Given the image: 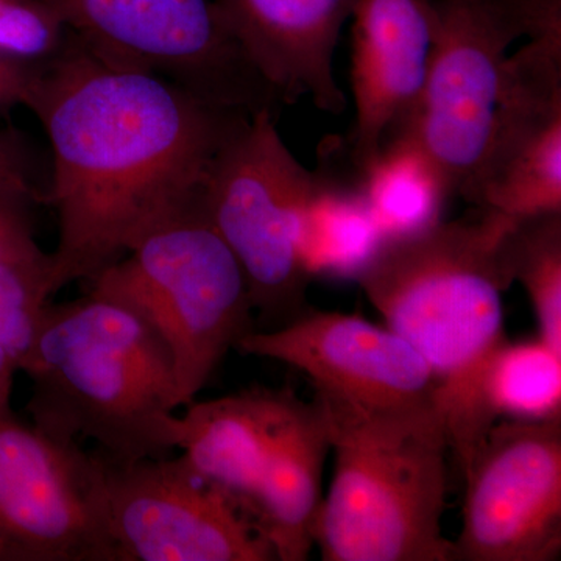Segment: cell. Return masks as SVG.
I'll list each match as a JSON object with an SVG mask.
<instances>
[{
    "mask_svg": "<svg viewBox=\"0 0 561 561\" xmlns=\"http://www.w3.org/2000/svg\"><path fill=\"white\" fill-rule=\"evenodd\" d=\"M454 561L561 556V419L497 420L463 471Z\"/></svg>",
    "mask_w": 561,
    "mask_h": 561,
    "instance_id": "obj_10",
    "label": "cell"
},
{
    "mask_svg": "<svg viewBox=\"0 0 561 561\" xmlns=\"http://www.w3.org/2000/svg\"><path fill=\"white\" fill-rule=\"evenodd\" d=\"M238 351L289 365L316 393L367 411L440 413L438 383L411 343L354 313L305 309L273 330H254Z\"/></svg>",
    "mask_w": 561,
    "mask_h": 561,
    "instance_id": "obj_12",
    "label": "cell"
},
{
    "mask_svg": "<svg viewBox=\"0 0 561 561\" xmlns=\"http://www.w3.org/2000/svg\"><path fill=\"white\" fill-rule=\"evenodd\" d=\"M434 51L408 133L470 202L493 128L508 49L561 31V0H431ZM391 133V135H393Z\"/></svg>",
    "mask_w": 561,
    "mask_h": 561,
    "instance_id": "obj_6",
    "label": "cell"
},
{
    "mask_svg": "<svg viewBox=\"0 0 561 561\" xmlns=\"http://www.w3.org/2000/svg\"><path fill=\"white\" fill-rule=\"evenodd\" d=\"M50 300L46 291H32L0 302V411L11 409L14 378L32 348L41 312Z\"/></svg>",
    "mask_w": 561,
    "mask_h": 561,
    "instance_id": "obj_23",
    "label": "cell"
},
{
    "mask_svg": "<svg viewBox=\"0 0 561 561\" xmlns=\"http://www.w3.org/2000/svg\"><path fill=\"white\" fill-rule=\"evenodd\" d=\"M21 373L32 381V424L55 440H91L117 461L179 451L171 353L127 306L90 290L50 300Z\"/></svg>",
    "mask_w": 561,
    "mask_h": 561,
    "instance_id": "obj_3",
    "label": "cell"
},
{
    "mask_svg": "<svg viewBox=\"0 0 561 561\" xmlns=\"http://www.w3.org/2000/svg\"><path fill=\"white\" fill-rule=\"evenodd\" d=\"M383 242L353 171H316L298 236L301 267L309 279L356 280Z\"/></svg>",
    "mask_w": 561,
    "mask_h": 561,
    "instance_id": "obj_18",
    "label": "cell"
},
{
    "mask_svg": "<svg viewBox=\"0 0 561 561\" xmlns=\"http://www.w3.org/2000/svg\"><path fill=\"white\" fill-rule=\"evenodd\" d=\"M300 401L294 390L265 387L195 400L180 415L179 451L250 512L273 446Z\"/></svg>",
    "mask_w": 561,
    "mask_h": 561,
    "instance_id": "obj_16",
    "label": "cell"
},
{
    "mask_svg": "<svg viewBox=\"0 0 561 561\" xmlns=\"http://www.w3.org/2000/svg\"><path fill=\"white\" fill-rule=\"evenodd\" d=\"M127 306L168 346L181 408L256 330L245 273L203 208L202 194L88 283Z\"/></svg>",
    "mask_w": 561,
    "mask_h": 561,
    "instance_id": "obj_5",
    "label": "cell"
},
{
    "mask_svg": "<svg viewBox=\"0 0 561 561\" xmlns=\"http://www.w3.org/2000/svg\"><path fill=\"white\" fill-rule=\"evenodd\" d=\"M468 205L512 220L561 213V31L508 55Z\"/></svg>",
    "mask_w": 561,
    "mask_h": 561,
    "instance_id": "obj_13",
    "label": "cell"
},
{
    "mask_svg": "<svg viewBox=\"0 0 561 561\" xmlns=\"http://www.w3.org/2000/svg\"><path fill=\"white\" fill-rule=\"evenodd\" d=\"M313 179L280 138L275 111L262 110L224 144L203 181V208L245 273L256 330L306 309L298 236Z\"/></svg>",
    "mask_w": 561,
    "mask_h": 561,
    "instance_id": "obj_7",
    "label": "cell"
},
{
    "mask_svg": "<svg viewBox=\"0 0 561 561\" xmlns=\"http://www.w3.org/2000/svg\"><path fill=\"white\" fill-rule=\"evenodd\" d=\"M330 432L320 405L300 401L273 446L250 512L279 561H305L316 546Z\"/></svg>",
    "mask_w": 561,
    "mask_h": 561,
    "instance_id": "obj_17",
    "label": "cell"
},
{
    "mask_svg": "<svg viewBox=\"0 0 561 561\" xmlns=\"http://www.w3.org/2000/svg\"><path fill=\"white\" fill-rule=\"evenodd\" d=\"M472 208L408 238L387 239L356 283L389 330L430 364L449 453L467 470L490 427L483 371L507 341L502 295L512 287L501 242L513 224Z\"/></svg>",
    "mask_w": 561,
    "mask_h": 561,
    "instance_id": "obj_2",
    "label": "cell"
},
{
    "mask_svg": "<svg viewBox=\"0 0 561 561\" xmlns=\"http://www.w3.org/2000/svg\"><path fill=\"white\" fill-rule=\"evenodd\" d=\"M94 453L114 560H278L254 516L181 454L117 461Z\"/></svg>",
    "mask_w": 561,
    "mask_h": 561,
    "instance_id": "obj_9",
    "label": "cell"
},
{
    "mask_svg": "<svg viewBox=\"0 0 561 561\" xmlns=\"http://www.w3.org/2000/svg\"><path fill=\"white\" fill-rule=\"evenodd\" d=\"M24 106L51 150L54 297L77 280L91 283L197 201L210 162L250 117L99 60L72 35L57 58L33 69Z\"/></svg>",
    "mask_w": 561,
    "mask_h": 561,
    "instance_id": "obj_1",
    "label": "cell"
},
{
    "mask_svg": "<svg viewBox=\"0 0 561 561\" xmlns=\"http://www.w3.org/2000/svg\"><path fill=\"white\" fill-rule=\"evenodd\" d=\"M81 46L117 68L153 73L203 101L253 114L279 95L228 31L214 0H43Z\"/></svg>",
    "mask_w": 561,
    "mask_h": 561,
    "instance_id": "obj_8",
    "label": "cell"
},
{
    "mask_svg": "<svg viewBox=\"0 0 561 561\" xmlns=\"http://www.w3.org/2000/svg\"><path fill=\"white\" fill-rule=\"evenodd\" d=\"M33 69L0 58V113L24 105Z\"/></svg>",
    "mask_w": 561,
    "mask_h": 561,
    "instance_id": "obj_26",
    "label": "cell"
},
{
    "mask_svg": "<svg viewBox=\"0 0 561 561\" xmlns=\"http://www.w3.org/2000/svg\"><path fill=\"white\" fill-rule=\"evenodd\" d=\"M70 32L43 0H0V58L39 68L66 49Z\"/></svg>",
    "mask_w": 561,
    "mask_h": 561,
    "instance_id": "obj_22",
    "label": "cell"
},
{
    "mask_svg": "<svg viewBox=\"0 0 561 561\" xmlns=\"http://www.w3.org/2000/svg\"><path fill=\"white\" fill-rule=\"evenodd\" d=\"M354 124L343 146L357 173L411 117L434 51L431 0H357L351 13Z\"/></svg>",
    "mask_w": 561,
    "mask_h": 561,
    "instance_id": "obj_14",
    "label": "cell"
},
{
    "mask_svg": "<svg viewBox=\"0 0 561 561\" xmlns=\"http://www.w3.org/2000/svg\"><path fill=\"white\" fill-rule=\"evenodd\" d=\"M221 20L283 103L311 98L331 114L346 108L334 55L357 0H214Z\"/></svg>",
    "mask_w": 561,
    "mask_h": 561,
    "instance_id": "obj_15",
    "label": "cell"
},
{
    "mask_svg": "<svg viewBox=\"0 0 561 561\" xmlns=\"http://www.w3.org/2000/svg\"><path fill=\"white\" fill-rule=\"evenodd\" d=\"M354 176L386 241L440 224L454 198L438 165L408 133L390 135Z\"/></svg>",
    "mask_w": 561,
    "mask_h": 561,
    "instance_id": "obj_19",
    "label": "cell"
},
{
    "mask_svg": "<svg viewBox=\"0 0 561 561\" xmlns=\"http://www.w3.org/2000/svg\"><path fill=\"white\" fill-rule=\"evenodd\" d=\"M35 164L20 135L0 131V194L16 201H39Z\"/></svg>",
    "mask_w": 561,
    "mask_h": 561,
    "instance_id": "obj_24",
    "label": "cell"
},
{
    "mask_svg": "<svg viewBox=\"0 0 561 561\" xmlns=\"http://www.w3.org/2000/svg\"><path fill=\"white\" fill-rule=\"evenodd\" d=\"M482 394L496 421L561 419V354L540 337L502 342L483 371Z\"/></svg>",
    "mask_w": 561,
    "mask_h": 561,
    "instance_id": "obj_20",
    "label": "cell"
},
{
    "mask_svg": "<svg viewBox=\"0 0 561 561\" xmlns=\"http://www.w3.org/2000/svg\"><path fill=\"white\" fill-rule=\"evenodd\" d=\"M500 254L508 280L529 297L538 337L561 354V213L513 221Z\"/></svg>",
    "mask_w": 561,
    "mask_h": 561,
    "instance_id": "obj_21",
    "label": "cell"
},
{
    "mask_svg": "<svg viewBox=\"0 0 561 561\" xmlns=\"http://www.w3.org/2000/svg\"><path fill=\"white\" fill-rule=\"evenodd\" d=\"M0 561H116L95 453L0 411Z\"/></svg>",
    "mask_w": 561,
    "mask_h": 561,
    "instance_id": "obj_11",
    "label": "cell"
},
{
    "mask_svg": "<svg viewBox=\"0 0 561 561\" xmlns=\"http://www.w3.org/2000/svg\"><path fill=\"white\" fill-rule=\"evenodd\" d=\"M28 203L0 194V262L43 261L49 256L36 242Z\"/></svg>",
    "mask_w": 561,
    "mask_h": 561,
    "instance_id": "obj_25",
    "label": "cell"
},
{
    "mask_svg": "<svg viewBox=\"0 0 561 561\" xmlns=\"http://www.w3.org/2000/svg\"><path fill=\"white\" fill-rule=\"evenodd\" d=\"M334 474L316 545L324 561H454L443 535L445 423L434 412H378L316 393Z\"/></svg>",
    "mask_w": 561,
    "mask_h": 561,
    "instance_id": "obj_4",
    "label": "cell"
}]
</instances>
